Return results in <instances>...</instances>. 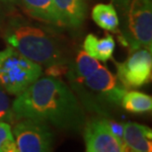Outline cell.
Here are the masks:
<instances>
[{
  "label": "cell",
  "instance_id": "cell-1",
  "mask_svg": "<svg viewBox=\"0 0 152 152\" xmlns=\"http://www.w3.org/2000/svg\"><path fill=\"white\" fill-rule=\"evenodd\" d=\"M15 121H42L56 129L80 132L86 123L85 110L77 97L58 78L39 77L12 103Z\"/></svg>",
  "mask_w": 152,
  "mask_h": 152
},
{
  "label": "cell",
  "instance_id": "cell-2",
  "mask_svg": "<svg viewBox=\"0 0 152 152\" xmlns=\"http://www.w3.org/2000/svg\"><path fill=\"white\" fill-rule=\"evenodd\" d=\"M66 77L84 110L99 115H109L120 107L127 91L117 76L84 50L68 65Z\"/></svg>",
  "mask_w": 152,
  "mask_h": 152
},
{
  "label": "cell",
  "instance_id": "cell-3",
  "mask_svg": "<svg viewBox=\"0 0 152 152\" xmlns=\"http://www.w3.org/2000/svg\"><path fill=\"white\" fill-rule=\"evenodd\" d=\"M6 42L39 65L67 64V57L53 36L38 27L14 22L5 33Z\"/></svg>",
  "mask_w": 152,
  "mask_h": 152
},
{
  "label": "cell",
  "instance_id": "cell-4",
  "mask_svg": "<svg viewBox=\"0 0 152 152\" xmlns=\"http://www.w3.org/2000/svg\"><path fill=\"white\" fill-rule=\"evenodd\" d=\"M118 11L120 42L132 53L152 48L151 0H115Z\"/></svg>",
  "mask_w": 152,
  "mask_h": 152
},
{
  "label": "cell",
  "instance_id": "cell-5",
  "mask_svg": "<svg viewBox=\"0 0 152 152\" xmlns=\"http://www.w3.org/2000/svg\"><path fill=\"white\" fill-rule=\"evenodd\" d=\"M42 74V65L27 58L9 45L0 50V87L11 95H20Z\"/></svg>",
  "mask_w": 152,
  "mask_h": 152
},
{
  "label": "cell",
  "instance_id": "cell-6",
  "mask_svg": "<svg viewBox=\"0 0 152 152\" xmlns=\"http://www.w3.org/2000/svg\"><path fill=\"white\" fill-rule=\"evenodd\" d=\"M17 152H48L53 150L54 135L50 124L42 121L22 118L12 129Z\"/></svg>",
  "mask_w": 152,
  "mask_h": 152
},
{
  "label": "cell",
  "instance_id": "cell-7",
  "mask_svg": "<svg viewBox=\"0 0 152 152\" xmlns=\"http://www.w3.org/2000/svg\"><path fill=\"white\" fill-rule=\"evenodd\" d=\"M118 80L126 88H138L150 82L152 73V54L147 48H138L124 62H115Z\"/></svg>",
  "mask_w": 152,
  "mask_h": 152
},
{
  "label": "cell",
  "instance_id": "cell-8",
  "mask_svg": "<svg viewBox=\"0 0 152 152\" xmlns=\"http://www.w3.org/2000/svg\"><path fill=\"white\" fill-rule=\"evenodd\" d=\"M82 130L87 152L129 151L124 142L111 132L107 118H93L86 121Z\"/></svg>",
  "mask_w": 152,
  "mask_h": 152
},
{
  "label": "cell",
  "instance_id": "cell-9",
  "mask_svg": "<svg viewBox=\"0 0 152 152\" xmlns=\"http://www.w3.org/2000/svg\"><path fill=\"white\" fill-rule=\"evenodd\" d=\"M56 25L78 28L87 14V0H53Z\"/></svg>",
  "mask_w": 152,
  "mask_h": 152
},
{
  "label": "cell",
  "instance_id": "cell-10",
  "mask_svg": "<svg viewBox=\"0 0 152 152\" xmlns=\"http://www.w3.org/2000/svg\"><path fill=\"white\" fill-rule=\"evenodd\" d=\"M123 141L129 151L151 152L152 130L143 124L127 121L123 124Z\"/></svg>",
  "mask_w": 152,
  "mask_h": 152
},
{
  "label": "cell",
  "instance_id": "cell-11",
  "mask_svg": "<svg viewBox=\"0 0 152 152\" xmlns=\"http://www.w3.org/2000/svg\"><path fill=\"white\" fill-rule=\"evenodd\" d=\"M115 48V39L109 34L103 39H98L95 35L89 34L83 42V50L99 61L105 62L111 59Z\"/></svg>",
  "mask_w": 152,
  "mask_h": 152
},
{
  "label": "cell",
  "instance_id": "cell-12",
  "mask_svg": "<svg viewBox=\"0 0 152 152\" xmlns=\"http://www.w3.org/2000/svg\"><path fill=\"white\" fill-rule=\"evenodd\" d=\"M92 19L100 28L109 32L117 33L118 30V15L114 4L99 3L92 10Z\"/></svg>",
  "mask_w": 152,
  "mask_h": 152
},
{
  "label": "cell",
  "instance_id": "cell-13",
  "mask_svg": "<svg viewBox=\"0 0 152 152\" xmlns=\"http://www.w3.org/2000/svg\"><path fill=\"white\" fill-rule=\"evenodd\" d=\"M121 106L129 113H147L152 110V98L138 91H126L121 99Z\"/></svg>",
  "mask_w": 152,
  "mask_h": 152
},
{
  "label": "cell",
  "instance_id": "cell-14",
  "mask_svg": "<svg viewBox=\"0 0 152 152\" xmlns=\"http://www.w3.org/2000/svg\"><path fill=\"white\" fill-rule=\"evenodd\" d=\"M27 12L36 19L56 24L53 0H21Z\"/></svg>",
  "mask_w": 152,
  "mask_h": 152
},
{
  "label": "cell",
  "instance_id": "cell-15",
  "mask_svg": "<svg viewBox=\"0 0 152 152\" xmlns=\"http://www.w3.org/2000/svg\"><path fill=\"white\" fill-rule=\"evenodd\" d=\"M0 152H17L11 124L5 121H0Z\"/></svg>",
  "mask_w": 152,
  "mask_h": 152
},
{
  "label": "cell",
  "instance_id": "cell-16",
  "mask_svg": "<svg viewBox=\"0 0 152 152\" xmlns=\"http://www.w3.org/2000/svg\"><path fill=\"white\" fill-rule=\"evenodd\" d=\"M0 121H5L10 124L15 123L12 106H10L9 98L1 87H0Z\"/></svg>",
  "mask_w": 152,
  "mask_h": 152
},
{
  "label": "cell",
  "instance_id": "cell-17",
  "mask_svg": "<svg viewBox=\"0 0 152 152\" xmlns=\"http://www.w3.org/2000/svg\"><path fill=\"white\" fill-rule=\"evenodd\" d=\"M107 124L109 127H110L111 132H113V134L115 137H118L120 139L121 141H123V124L115 123V121L108 120V118H107Z\"/></svg>",
  "mask_w": 152,
  "mask_h": 152
},
{
  "label": "cell",
  "instance_id": "cell-18",
  "mask_svg": "<svg viewBox=\"0 0 152 152\" xmlns=\"http://www.w3.org/2000/svg\"><path fill=\"white\" fill-rule=\"evenodd\" d=\"M0 1L4 2V3H16L18 0H0Z\"/></svg>",
  "mask_w": 152,
  "mask_h": 152
}]
</instances>
